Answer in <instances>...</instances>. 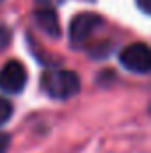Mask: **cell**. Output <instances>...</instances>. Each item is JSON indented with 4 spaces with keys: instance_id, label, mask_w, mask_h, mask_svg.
<instances>
[{
    "instance_id": "6da1fadb",
    "label": "cell",
    "mask_w": 151,
    "mask_h": 153,
    "mask_svg": "<svg viewBox=\"0 0 151 153\" xmlns=\"http://www.w3.org/2000/svg\"><path fill=\"white\" fill-rule=\"evenodd\" d=\"M41 89L53 100H70L80 91V78L70 70H48L41 76Z\"/></svg>"
},
{
    "instance_id": "7a4b0ae2",
    "label": "cell",
    "mask_w": 151,
    "mask_h": 153,
    "mask_svg": "<svg viewBox=\"0 0 151 153\" xmlns=\"http://www.w3.org/2000/svg\"><path fill=\"white\" fill-rule=\"evenodd\" d=\"M119 62L132 73L146 75L151 70V52L146 43H133L128 45L119 53Z\"/></svg>"
},
{
    "instance_id": "3957f363",
    "label": "cell",
    "mask_w": 151,
    "mask_h": 153,
    "mask_svg": "<svg viewBox=\"0 0 151 153\" xmlns=\"http://www.w3.org/2000/svg\"><path fill=\"white\" fill-rule=\"evenodd\" d=\"M103 23L101 16L94 14V13H80L70 23V41L73 46H78L82 43H85L91 38V34Z\"/></svg>"
},
{
    "instance_id": "277c9868",
    "label": "cell",
    "mask_w": 151,
    "mask_h": 153,
    "mask_svg": "<svg viewBox=\"0 0 151 153\" xmlns=\"http://www.w3.org/2000/svg\"><path fill=\"white\" fill-rule=\"evenodd\" d=\"M27 70L20 61H9L0 70V89L9 94H18L27 85Z\"/></svg>"
},
{
    "instance_id": "5b68a950",
    "label": "cell",
    "mask_w": 151,
    "mask_h": 153,
    "mask_svg": "<svg viewBox=\"0 0 151 153\" xmlns=\"http://www.w3.org/2000/svg\"><path fill=\"white\" fill-rule=\"evenodd\" d=\"M34 22L46 36L53 39L61 38V23H59L57 13L53 11V7H39L34 13Z\"/></svg>"
},
{
    "instance_id": "8992f818",
    "label": "cell",
    "mask_w": 151,
    "mask_h": 153,
    "mask_svg": "<svg viewBox=\"0 0 151 153\" xmlns=\"http://www.w3.org/2000/svg\"><path fill=\"white\" fill-rule=\"evenodd\" d=\"M11 117H13V103L7 98L0 96V126L5 125Z\"/></svg>"
},
{
    "instance_id": "52a82bcc",
    "label": "cell",
    "mask_w": 151,
    "mask_h": 153,
    "mask_svg": "<svg viewBox=\"0 0 151 153\" xmlns=\"http://www.w3.org/2000/svg\"><path fill=\"white\" fill-rule=\"evenodd\" d=\"M11 43V30L4 25H0V52L5 50Z\"/></svg>"
},
{
    "instance_id": "ba28073f",
    "label": "cell",
    "mask_w": 151,
    "mask_h": 153,
    "mask_svg": "<svg viewBox=\"0 0 151 153\" xmlns=\"http://www.w3.org/2000/svg\"><path fill=\"white\" fill-rule=\"evenodd\" d=\"M11 146V135L9 134H0V153H5Z\"/></svg>"
},
{
    "instance_id": "9c48e42d",
    "label": "cell",
    "mask_w": 151,
    "mask_h": 153,
    "mask_svg": "<svg viewBox=\"0 0 151 153\" xmlns=\"http://www.w3.org/2000/svg\"><path fill=\"white\" fill-rule=\"evenodd\" d=\"M135 2H137V7L144 14H150L151 13V0H135Z\"/></svg>"
},
{
    "instance_id": "30bf717a",
    "label": "cell",
    "mask_w": 151,
    "mask_h": 153,
    "mask_svg": "<svg viewBox=\"0 0 151 153\" xmlns=\"http://www.w3.org/2000/svg\"><path fill=\"white\" fill-rule=\"evenodd\" d=\"M64 0H36V4L41 7H55L59 4H62Z\"/></svg>"
},
{
    "instance_id": "8fae6325",
    "label": "cell",
    "mask_w": 151,
    "mask_h": 153,
    "mask_svg": "<svg viewBox=\"0 0 151 153\" xmlns=\"http://www.w3.org/2000/svg\"><path fill=\"white\" fill-rule=\"evenodd\" d=\"M0 2H2V0H0Z\"/></svg>"
}]
</instances>
